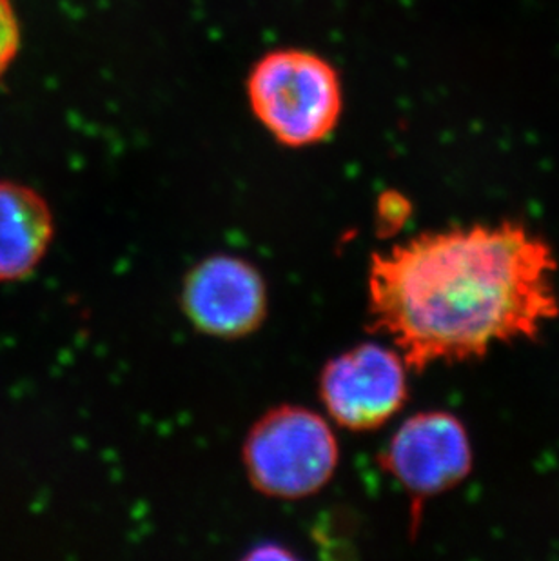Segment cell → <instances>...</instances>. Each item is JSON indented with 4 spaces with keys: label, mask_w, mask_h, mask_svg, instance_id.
I'll return each mask as SVG.
<instances>
[{
    "label": "cell",
    "mask_w": 559,
    "mask_h": 561,
    "mask_svg": "<svg viewBox=\"0 0 559 561\" xmlns=\"http://www.w3.org/2000/svg\"><path fill=\"white\" fill-rule=\"evenodd\" d=\"M381 466L418 496L450 489L470 469L464 425L450 414H417L396 431L381 456Z\"/></svg>",
    "instance_id": "6"
},
{
    "label": "cell",
    "mask_w": 559,
    "mask_h": 561,
    "mask_svg": "<svg viewBox=\"0 0 559 561\" xmlns=\"http://www.w3.org/2000/svg\"><path fill=\"white\" fill-rule=\"evenodd\" d=\"M21 48V24L11 0H0V77L8 71Z\"/></svg>",
    "instance_id": "8"
},
{
    "label": "cell",
    "mask_w": 559,
    "mask_h": 561,
    "mask_svg": "<svg viewBox=\"0 0 559 561\" xmlns=\"http://www.w3.org/2000/svg\"><path fill=\"white\" fill-rule=\"evenodd\" d=\"M48 202L32 187L0 182V280H21L37 270L54 240Z\"/></svg>",
    "instance_id": "7"
},
{
    "label": "cell",
    "mask_w": 559,
    "mask_h": 561,
    "mask_svg": "<svg viewBox=\"0 0 559 561\" xmlns=\"http://www.w3.org/2000/svg\"><path fill=\"white\" fill-rule=\"evenodd\" d=\"M407 364L398 351L360 344L329 360L318 394L340 427L373 431L391 420L407 400Z\"/></svg>",
    "instance_id": "4"
},
{
    "label": "cell",
    "mask_w": 559,
    "mask_h": 561,
    "mask_svg": "<svg viewBox=\"0 0 559 561\" xmlns=\"http://www.w3.org/2000/svg\"><path fill=\"white\" fill-rule=\"evenodd\" d=\"M556 270L550 245L520 224L418 234L373 256L370 328L417 371L470 360L558 317Z\"/></svg>",
    "instance_id": "1"
},
{
    "label": "cell",
    "mask_w": 559,
    "mask_h": 561,
    "mask_svg": "<svg viewBox=\"0 0 559 561\" xmlns=\"http://www.w3.org/2000/svg\"><path fill=\"white\" fill-rule=\"evenodd\" d=\"M242 461L259 493L301 500L320 493L334 477L340 447L328 420L301 405L262 414L243 439Z\"/></svg>",
    "instance_id": "3"
},
{
    "label": "cell",
    "mask_w": 559,
    "mask_h": 561,
    "mask_svg": "<svg viewBox=\"0 0 559 561\" xmlns=\"http://www.w3.org/2000/svg\"><path fill=\"white\" fill-rule=\"evenodd\" d=\"M267 284L251 262L235 254H213L185 275L180 306L191 325L220 340L249 336L267 317Z\"/></svg>",
    "instance_id": "5"
},
{
    "label": "cell",
    "mask_w": 559,
    "mask_h": 561,
    "mask_svg": "<svg viewBox=\"0 0 559 561\" xmlns=\"http://www.w3.org/2000/svg\"><path fill=\"white\" fill-rule=\"evenodd\" d=\"M407 206L406 198L396 193L384 195L378 202V217H380V228L395 229L406 220Z\"/></svg>",
    "instance_id": "9"
},
{
    "label": "cell",
    "mask_w": 559,
    "mask_h": 561,
    "mask_svg": "<svg viewBox=\"0 0 559 561\" xmlns=\"http://www.w3.org/2000/svg\"><path fill=\"white\" fill-rule=\"evenodd\" d=\"M248 96L254 117L284 146L306 148L334 131L343 110L333 64L304 49H280L254 64Z\"/></svg>",
    "instance_id": "2"
}]
</instances>
